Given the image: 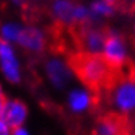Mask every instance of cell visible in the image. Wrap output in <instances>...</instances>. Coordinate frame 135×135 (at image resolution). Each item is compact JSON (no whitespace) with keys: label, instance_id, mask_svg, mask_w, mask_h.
<instances>
[{"label":"cell","instance_id":"cell-1","mask_svg":"<svg viewBox=\"0 0 135 135\" xmlns=\"http://www.w3.org/2000/svg\"><path fill=\"white\" fill-rule=\"evenodd\" d=\"M67 63L70 70L97 98L101 108V97L113 84L117 76V68H114L102 54L85 51L68 54Z\"/></svg>","mask_w":135,"mask_h":135},{"label":"cell","instance_id":"cell-2","mask_svg":"<svg viewBox=\"0 0 135 135\" xmlns=\"http://www.w3.org/2000/svg\"><path fill=\"white\" fill-rule=\"evenodd\" d=\"M102 55L108 59V62L114 68L121 67L127 60V58H126V45H125L123 38L119 37L118 34H115V33L108 32Z\"/></svg>","mask_w":135,"mask_h":135},{"label":"cell","instance_id":"cell-3","mask_svg":"<svg viewBox=\"0 0 135 135\" xmlns=\"http://www.w3.org/2000/svg\"><path fill=\"white\" fill-rule=\"evenodd\" d=\"M0 67L4 76L11 83L20 81V66L12 46L7 41H0Z\"/></svg>","mask_w":135,"mask_h":135},{"label":"cell","instance_id":"cell-4","mask_svg":"<svg viewBox=\"0 0 135 135\" xmlns=\"http://www.w3.org/2000/svg\"><path fill=\"white\" fill-rule=\"evenodd\" d=\"M26 114H28V109L24 102L18 100H5L0 118H3V121L13 130L22 126Z\"/></svg>","mask_w":135,"mask_h":135},{"label":"cell","instance_id":"cell-5","mask_svg":"<svg viewBox=\"0 0 135 135\" xmlns=\"http://www.w3.org/2000/svg\"><path fill=\"white\" fill-rule=\"evenodd\" d=\"M17 42L30 51H42L46 45L45 34L37 28L21 29Z\"/></svg>","mask_w":135,"mask_h":135},{"label":"cell","instance_id":"cell-6","mask_svg":"<svg viewBox=\"0 0 135 135\" xmlns=\"http://www.w3.org/2000/svg\"><path fill=\"white\" fill-rule=\"evenodd\" d=\"M46 71H47V75H49L50 80L56 87H63L70 81L71 72H70L68 64L66 66L63 62H60L58 59L49 60L47 66H46Z\"/></svg>","mask_w":135,"mask_h":135},{"label":"cell","instance_id":"cell-7","mask_svg":"<svg viewBox=\"0 0 135 135\" xmlns=\"http://www.w3.org/2000/svg\"><path fill=\"white\" fill-rule=\"evenodd\" d=\"M92 102H93V97H92V93H88L85 90H74L71 94H70V98H68V104L71 106V109L74 112H84L87 110L88 108L92 106Z\"/></svg>","mask_w":135,"mask_h":135},{"label":"cell","instance_id":"cell-8","mask_svg":"<svg viewBox=\"0 0 135 135\" xmlns=\"http://www.w3.org/2000/svg\"><path fill=\"white\" fill-rule=\"evenodd\" d=\"M75 4L71 0H56L54 4V13L58 17V21L63 24H72Z\"/></svg>","mask_w":135,"mask_h":135},{"label":"cell","instance_id":"cell-9","mask_svg":"<svg viewBox=\"0 0 135 135\" xmlns=\"http://www.w3.org/2000/svg\"><path fill=\"white\" fill-rule=\"evenodd\" d=\"M21 28L17 24H5L1 28V37L7 42H17Z\"/></svg>","mask_w":135,"mask_h":135},{"label":"cell","instance_id":"cell-10","mask_svg":"<svg viewBox=\"0 0 135 135\" xmlns=\"http://www.w3.org/2000/svg\"><path fill=\"white\" fill-rule=\"evenodd\" d=\"M113 11H114V7L112 4L106 3L105 0L104 1H97V3H93L92 4V12L94 15L108 16V15H112Z\"/></svg>","mask_w":135,"mask_h":135},{"label":"cell","instance_id":"cell-11","mask_svg":"<svg viewBox=\"0 0 135 135\" xmlns=\"http://www.w3.org/2000/svg\"><path fill=\"white\" fill-rule=\"evenodd\" d=\"M11 127L3 121V118H0V135H11Z\"/></svg>","mask_w":135,"mask_h":135},{"label":"cell","instance_id":"cell-12","mask_svg":"<svg viewBox=\"0 0 135 135\" xmlns=\"http://www.w3.org/2000/svg\"><path fill=\"white\" fill-rule=\"evenodd\" d=\"M12 135H29L26 130H24L22 127H17L12 130Z\"/></svg>","mask_w":135,"mask_h":135},{"label":"cell","instance_id":"cell-13","mask_svg":"<svg viewBox=\"0 0 135 135\" xmlns=\"http://www.w3.org/2000/svg\"><path fill=\"white\" fill-rule=\"evenodd\" d=\"M4 102H5V100H4V97H3V96H0V114H1V110H3V106H4Z\"/></svg>","mask_w":135,"mask_h":135},{"label":"cell","instance_id":"cell-14","mask_svg":"<svg viewBox=\"0 0 135 135\" xmlns=\"http://www.w3.org/2000/svg\"><path fill=\"white\" fill-rule=\"evenodd\" d=\"M13 1H15V3H21L22 0H13Z\"/></svg>","mask_w":135,"mask_h":135},{"label":"cell","instance_id":"cell-15","mask_svg":"<svg viewBox=\"0 0 135 135\" xmlns=\"http://www.w3.org/2000/svg\"><path fill=\"white\" fill-rule=\"evenodd\" d=\"M0 96H3V92H1V87H0Z\"/></svg>","mask_w":135,"mask_h":135},{"label":"cell","instance_id":"cell-16","mask_svg":"<svg viewBox=\"0 0 135 135\" xmlns=\"http://www.w3.org/2000/svg\"><path fill=\"white\" fill-rule=\"evenodd\" d=\"M133 1H135V0H133Z\"/></svg>","mask_w":135,"mask_h":135}]
</instances>
